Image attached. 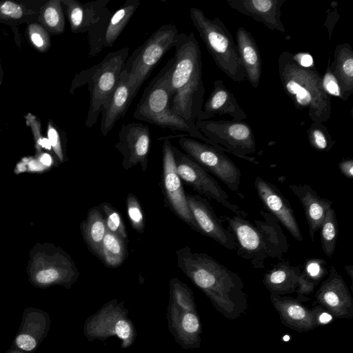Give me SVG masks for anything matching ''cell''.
<instances>
[{
  "mask_svg": "<svg viewBox=\"0 0 353 353\" xmlns=\"http://www.w3.org/2000/svg\"><path fill=\"white\" fill-rule=\"evenodd\" d=\"M327 272V261L321 258H310L305 261L303 271L299 278L303 282L320 279Z\"/></svg>",
  "mask_w": 353,
  "mask_h": 353,
  "instance_id": "32",
  "label": "cell"
},
{
  "mask_svg": "<svg viewBox=\"0 0 353 353\" xmlns=\"http://www.w3.org/2000/svg\"><path fill=\"white\" fill-rule=\"evenodd\" d=\"M110 0H95L85 3L73 0L63 1L72 32L83 33L94 28L111 14L108 8Z\"/></svg>",
  "mask_w": 353,
  "mask_h": 353,
  "instance_id": "18",
  "label": "cell"
},
{
  "mask_svg": "<svg viewBox=\"0 0 353 353\" xmlns=\"http://www.w3.org/2000/svg\"><path fill=\"white\" fill-rule=\"evenodd\" d=\"M126 208L132 227L138 233L143 234L145 225L144 215L137 197L132 193H129L127 196Z\"/></svg>",
  "mask_w": 353,
  "mask_h": 353,
  "instance_id": "31",
  "label": "cell"
},
{
  "mask_svg": "<svg viewBox=\"0 0 353 353\" xmlns=\"http://www.w3.org/2000/svg\"><path fill=\"white\" fill-rule=\"evenodd\" d=\"M134 98L131 88L120 79L101 108L100 131L103 137L110 132L118 120L125 116Z\"/></svg>",
  "mask_w": 353,
  "mask_h": 353,
  "instance_id": "22",
  "label": "cell"
},
{
  "mask_svg": "<svg viewBox=\"0 0 353 353\" xmlns=\"http://www.w3.org/2000/svg\"><path fill=\"white\" fill-rule=\"evenodd\" d=\"M340 172L347 178H353V160L352 159H345L341 161L339 164Z\"/></svg>",
  "mask_w": 353,
  "mask_h": 353,
  "instance_id": "39",
  "label": "cell"
},
{
  "mask_svg": "<svg viewBox=\"0 0 353 353\" xmlns=\"http://www.w3.org/2000/svg\"><path fill=\"white\" fill-rule=\"evenodd\" d=\"M31 40L32 43L36 46L37 48H41L43 46V37L38 32H32L31 34Z\"/></svg>",
  "mask_w": 353,
  "mask_h": 353,
  "instance_id": "44",
  "label": "cell"
},
{
  "mask_svg": "<svg viewBox=\"0 0 353 353\" xmlns=\"http://www.w3.org/2000/svg\"><path fill=\"white\" fill-rule=\"evenodd\" d=\"M186 200L200 234L213 239L229 250H236L234 237L223 226L209 201L199 194H186Z\"/></svg>",
  "mask_w": 353,
  "mask_h": 353,
  "instance_id": "15",
  "label": "cell"
},
{
  "mask_svg": "<svg viewBox=\"0 0 353 353\" xmlns=\"http://www.w3.org/2000/svg\"><path fill=\"white\" fill-rule=\"evenodd\" d=\"M289 339H290V337H289V336H288V335H287V336H285L283 337V340H284L285 341H288Z\"/></svg>",
  "mask_w": 353,
  "mask_h": 353,
  "instance_id": "47",
  "label": "cell"
},
{
  "mask_svg": "<svg viewBox=\"0 0 353 353\" xmlns=\"http://www.w3.org/2000/svg\"><path fill=\"white\" fill-rule=\"evenodd\" d=\"M27 274L30 282L37 288L61 285L70 288L79 272L63 248L52 243H37L30 250Z\"/></svg>",
  "mask_w": 353,
  "mask_h": 353,
  "instance_id": "7",
  "label": "cell"
},
{
  "mask_svg": "<svg viewBox=\"0 0 353 353\" xmlns=\"http://www.w3.org/2000/svg\"><path fill=\"white\" fill-rule=\"evenodd\" d=\"M320 230L323 251L327 256L331 257L335 250L339 233L336 214L332 208L327 211Z\"/></svg>",
  "mask_w": 353,
  "mask_h": 353,
  "instance_id": "27",
  "label": "cell"
},
{
  "mask_svg": "<svg viewBox=\"0 0 353 353\" xmlns=\"http://www.w3.org/2000/svg\"><path fill=\"white\" fill-rule=\"evenodd\" d=\"M330 58H329L325 72L321 78L323 88L328 96L331 95L343 100L339 84L330 70Z\"/></svg>",
  "mask_w": 353,
  "mask_h": 353,
  "instance_id": "34",
  "label": "cell"
},
{
  "mask_svg": "<svg viewBox=\"0 0 353 353\" xmlns=\"http://www.w3.org/2000/svg\"><path fill=\"white\" fill-rule=\"evenodd\" d=\"M178 142L185 154L214 175L230 190L239 192L240 170L223 152L204 142L189 138L186 134L179 135Z\"/></svg>",
  "mask_w": 353,
  "mask_h": 353,
  "instance_id": "10",
  "label": "cell"
},
{
  "mask_svg": "<svg viewBox=\"0 0 353 353\" xmlns=\"http://www.w3.org/2000/svg\"><path fill=\"white\" fill-rule=\"evenodd\" d=\"M328 290L324 292L323 299L330 306H336L339 303V298L337 292L331 290L328 284L326 285Z\"/></svg>",
  "mask_w": 353,
  "mask_h": 353,
  "instance_id": "40",
  "label": "cell"
},
{
  "mask_svg": "<svg viewBox=\"0 0 353 353\" xmlns=\"http://www.w3.org/2000/svg\"><path fill=\"white\" fill-rule=\"evenodd\" d=\"M190 17L217 67L234 82L244 81L246 74L236 44L223 22L219 17L209 19L194 7L190 8Z\"/></svg>",
  "mask_w": 353,
  "mask_h": 353,
  "instance_id": "5",
  "label": "cell"
},
{
  "mask_svg": "<svg viewBox=\"0 0 353 353\" xmlns=\"http://www.w3.org/2000/svg\"><path fill=\"white\" fill-rule=\"evenodd\" d=\"M170 77V108L186 121L205 120L201 52L193 32L179 33Z\"/></svg>",
  "mask_w": 353,
  "mask_h": 353,
  "instance_id": "1",
  "label": "cell"
},
{
  "mask_svg": "<svg viewBox=\"0 0 353 353\" xmlns=\"http://www.w3.org/2000/svg\"><path fill=\"white\" fill-rule=\"evenodd\" d=\"M50 323L46 312L36 308H27L14 341L15 347L27 353L34 351L46 337Z\"/></svg>",
  "mask_w": 353,
  "mask_h": 353,
  "instance_id": "19",
  "label": "cell"
},
{
  "mask_svg": "<svg viewBox=\"0 0 353 353\" xmlns=\"http://www.w3.org/2000/svg\"><path fill=\"white\" fill-rule=\"evenodd\" d=\"M172 145L168 139L163 143L162 175L161 186L166 205L176 216L192 230L199 229L189 209L181 180L176 172Z\"/></svg>",
  "mask_w": 353,
  "mask_h": 353,
  "instance_id": "12",
  "label": "cell"
},
{
  "mask_svg": "<svg viewBox=\"0 0 353 353\" xmlns=\"http://www.w3.org/2000/svg\"><path fill=\"white\" fill-rule=\"evenodd\" d=\"M48 139L58 159L61 163H63L65 161V155L63 152L61 138L58 131L51 125L48 126Z\"/></svg>",
  "mask_w": 353,
  "mask_h": 353,
  "instance_id": "35",
  "label": "cell"
},
{
  "mask_svg": "<svg viewBox=\"0 0 353 353\" xmlns=\"http://www.w3.org/2000/svg\"><path fill=\"white\" fill-rule=\"evenodd\" d=\"M0 14L12 19H18L23 14L22 8L12 1H4L0 3Z\"/></svg>",
  "mask_w": 353,
  "mask_h": 353,
  "instance_id": "37",
  "label": "cell"
},
{
  "mask_svg": "<svg viewBox=\"0 0 353 353\" xmlns=\"http://www.w3.org/2000/svg\"><path fill=\"white\" fill-rule=\"evenodd\" d=\"M127 256L126 241L107 231L101 246L100 260L108 268L120 266Z\"/></svg>",
  "mask_w": 353,
  "mask_h": 353,
  "instance_id": "26",
  "label": "cell"
},
{
  "mask_svg": "<svg viewBox=\"0 0 353 353\" xmlns=\"http://www.w3.org/2000/svg\"><path fill=\"white\" fill-rule=\"evenodd\" d=\"M174 63L171 58L145 87L134 112V119L172 131H181L212 145L222 152L227 151L204 137L195 124L190 123L170 108V77Z\"/></svg>",
  "mask_w": 353,
  "mask_h": 353,
  "instance_id": "4",
  "label": "cell"
},
{
  "mask_svg": "<svg viewBox=\"0 0 353 353\" xmlns=\"http://www.w3.org/2000/svg\"><path fill=\"white\" fill-rule=\"evenodd\" d=\"M278 68L283 88L295 108L307 109L312 122L327 121L331 114V101L316 67L303 68L295 62L292 53L283 51L279 57Z\"/></svg>",
  "mask_w": 353,
  "mask_h": 353,
  "instance_id": "3",
  "label": "cell"
},
{
  "mask_svg": "<svg viewBox=\"0 0 353 353\" xmlns=\"http://www.w3.org/2000/svg\"><path fill=\"white\" fill-rule=\"evenodd\" d=\"M346 101L353 92V51L350 43L338 45L334 52V60L330 64Z\"/></svg>",
  "mask_w": 353,
  "mask_h": 353,
  "instance_id": "24",
  "label": "cell"
},
{
  "mask_svg": "<svg viewBox=\"0 0 353 353\" xmlns=\"http://www.w3.org/2000/svg\"><path fill=\"white\" fill-rule=\"evenodd\" d=\"M293 58L295 62L303 68H312L316 67L312 55L307 52L293 54Z\"/></svg>",
  "mask_w": 353,
  "mask_h": 353,
  "instance_id": "38",
  "label": "cell"
},
{
  "mask_svg": "<svg viewBox=\"0 0 353 353\" xmlns=\"http://www.w3.org/2000/svg\"><path fill=\"white\" fill-rule=\"evenodd\" d=\"M199 327V320L193 313L186 312L179 320V331L193 334L198 330Z\"/></svg>",
  "mask_w": 353,
  "mask_h": 353,
  "instance_id": "36",
  "label": "cell"
},
{
  "mask_svg": "<svg viewBox=\"0 0 353 353\" xmlns=\"http://www.w3.org/2000/svg\"><path fill=\"white\" fill-rule=\"evenodd\" d=\"M286 0H225L231 8L262 23L268 29L284 33L281 8Z\"/></svg>",
  "mask_w": 353,
  "mask_h": 353,
  "instance_id": "17",
  "label": "cell"
},
{
  "mask_svg": "<svg viewBox=\"0 0 353 353\" xmlns=\"http://www.w3.org/2000/svg\"><path fill=\"white\" fill-rule=\"evenodd\" d=\"M254 185L268 212L273 215L296 240L302 241L303 236L294 210L278 188L260 176L256 178Z\"/></svg>",
  "mask_w": 353,
  "mask_h": 353,
  "instance_id": "16",
  "label": "cell"
},
{
  "mask_svg": "<svg viewBox=\"0 0 353 353\" xmlns=\"http://www.w3.org/2000/svg\"><path fill=\"white\" fill-rule=\"evenodd\" d=\"M38 160L45 167L49 168L53 163V159L52 157L48 153H43L39 156Z\"/></svg>",
  "mask_w": 353,
  "mask_h": 353,
  "instance_id": "43",
  "label": "cell"
},
{
  "mask_svg": "<svg viewBox=\"0 0 353 353\" xmlns=\"http://www.w3.org/2000/svg\"><path fill=\"white\" fill-rule=\"evenodd\" d=\"M291 191L300 201L309 227V234L312 241L325 218L327 211L333 203L318 195L309 185H290Z\"/></svg>",
  "mask_w": 353,
  "mask_h": 353,
  "instance_id": "20",
  "label": "cell"
},
{
  "mask_svg": "<svg viewBox=\"0 0 353 353\" xmlns=\"http://www.w3.org/2000/svg\"><path fill=\"white\" fill-rule=\"evenodd\" d=\"M307 134L310 145L317 151L328 152L335 143L327 128L321 123L312 122Z\"/></svg>",
  "mask_w": 353,
  "mask_h": 353,
  "instance_id": "29",
  "label": "cell"
},
{
  "mask_svg": "<svg viewBox=\"0 0 353 353\" xmlns=\"http://www.w3.org/2000/svg\"><path fill=\"white\" fill-rule=\"evenodd\" d=\"M202 111L205 120L224 114H228L234 121H243L247 117L232 92L225 86L221 79L214 82L212 91L203 105Z\"/></svg>",
  "mask_w": 353,
  "mask_h": 353,
  "instance_id": "21",
  "label": "cell"
},
{
  "mask_svg": "<svg viewBox=\"0 0 353 353\" xmlns=\"http://www.w3.org/2000/svg\"><path fill=\"white\" fill-rule=\"evenodd\" d=\"M332 317L327 313H323L319 316V321L322 323H327L332 320Z\"/></svg>",
  "mask_w": 353,
  "mask_h": 353,
  "instance_id": "45",
  "label": "cell"
},
{
  "mask_svg": "<svg viewBox=\"0 0 353 353\" xmlns=\"http://www.w3.org/2000/svg\"><path fill=\"white\" fill-rule=\"evenodd\" d=\"M151 145L150 131L141 122L123 124L114 148L122 155V167L128 170L139 165L143 172L147 170Z\"/></svg>",
  "mask_w": 353,
  "mask_h": 353,
  "instance_id": "13",
  "label": "cell"
},
{
  "mask_svg": "<svg viewBox=\"0 0 353 353\" xmlns=\"http://www.w3.org/2000/svg\"><path fill=\"white\" fill-rule=\"evenodd\" d=\"M27 163L26 170L31 172H41L45 170V168H48L43 165L38 159H31Z\"/></svg>",
  "mask_w": 353,
  "mask_h": 353,
  "instance_id": "42",
  "label": "cell"
},
{
  "mask_svg": "<svg viewBox=\"0 0 353 353\" xmlns=\"http://www.w3.org/2000/svg\"><path fill=\"white\" fill-rule=\"evenodd\" d=\"M196 127L209 140L225 149L227 152L258 164L250 157L256 152V140L250 125L243 121L224 120L196 121Z\"/></svg>",
  "mask_w": 353,
  "mask_h": 353,
  "instance_id": "9",
  "label": "cell"
},
{
  "mask_svg": "<svg viewBox=\"0 0 353 353\" xmlns=\"http://www.w3.org/2000/svg\"><path fill=\"white\" fill-rule=\"evenodd\" d=\"M288 313L294 319H302L305 316L304 309L299 305H292L288 308Z\"/></svg>",
  "mask_w": 353,
  "mask_h": 353,
  "instance_id": "41",
  "label": "cell"
},
{
  "mask_svg": "<svg viewBox=\"0 0 353 353\" xmlns=\"http://www.w3.org/2000/svg\"><path fill=\"white\" fill-rule=\"evenodd\" d=\"M45 23L49 28L57 32H62L63 30V15L59 4V1L51 2L43 12Z\"/></svg>",
  "mask_w": 353,
  "mask_h": 353,
  "instance_id": "33",
  "label": "cell"
},
{
  "mask_svg": "<svg viewBox=\"0 0 353 353\" xmlns=\"http://www.w3.org/2000/svg\"><path fill=\"white\" fill-rule=\"evenodd\" d=\"M129 56L124 48L108 53L101 61L81 71L74 78L72 89L88 85L90 103L85 126L92 128L97 121L101 108L119 81L122 68Z\"/></svg>",
  "mask_w": 353,
  "mask_h": 353,
  "instance_id": "6",
  "label": "cell"
},
{
  "mask_svg": "<svg viewBox=\"0 0 353 353\" xmlns=\"http://www.w3.org/2000/svg\"><path fill=\"white\" fill-rule=\"evenodd\" d=\"M6 353H27V352L15 347H13V348L9 350Z\"/></svg>",
  "mask_w": 353,
  "mask_h": 353,
  "instance_id": "46",
  "label": "cell"
},
{
  "mask_svg": "<svg viewBox=\"0 0 353 353\" xmlns=\"http://www.w3.org/2000/svg\"><path fill=\"white\" fill-rule=\"evenodd\" d=\"M80 229L88 250L100 259L102 242L107 229L99 206L89 209L85 219L81 223Z\"/></svg>",
  "mask_w": 353,
  "mask_h": 353,
  "instance_id": "25",
  "label": "cell"
},
{
  "mask_svg": "<svg viewBox=\"0 0 353 353\" xmlns=\"http://www.w3.org/2000/svg\"><path fill=\"white\" fill-rule=\"evenodd\" d=\"M99 207L104 217L107 231L127 241L125 226L119 212L107 202L101 203Z\"/></svg>",
  "mask_w": 353,
  "mask_h": 353,
  "instance_id": "30",
  "label": "cell"
},
{
  "mask_svg": "<svg viewBox=\"0 0 353 353\" xmlns=\"http://www.w3.org/2000/svg\"><path fill=\"white\" fill-rule=\"evenodd\" d=\"M262 219L253 222L238 215H223L227 229L236 243V254L256 268H263L268 259H281L288 252L289 243L278 220L261 210Z\"/></svg>",
  "mask_w": 353,
  "mask_h": 353,
  "instance_id": "2",
  "label": "cell"
},
{
  "mask_svg": "<svg viewBox=\"0 0 353 353\" xmlns=\"http://www.w3.org/2000/svg\"><path fill=\"white\" fill-rule=\"evenodd\" d=\"M300 268L292 266L288 261L276 263L266 274V282L274 288H283V285L295 283L300 276Z\"/></svg>",
  "mask_w": 353,
  "mask_h": 353,
  "instance_id": "28",
  "label": "cell"
},
{
  "mask_svg": "<svg viewBox=\"0 0 353 353\" xmlns=\"http://www.w3.org/2000/svg\"><path fill=\"white\" fill-rule=\"evenodd\" d=\"M140 0H126L124 4L105 17L88 32L89 55H97L104 48L112 47L124 30L139 5Z\"/></svg>",
  "mask_w": 353,
  "mask_h": 353,
  "instance_id": "14",
  "label": "cell"
},
{
  "mask_svg": "<svg viewBox=\"0 0 353 353\" xmlns=\"http://www.w3.org/2000/svg\"><path fill=\"white\" fill-rule=\"evenodd\" d=\"M179 33L175 26L164 24L128 56L119 78L128 84L134 97L161 58L174 47Z\"/></svg>",
  "mask_w": 353,
  "mask_h": 353,
  "instance_id": "8",
  "label": "cell"
},
{
  "mask_svg": "<svg viewBox=\"0 0 353 353\" xmlns=\"http://www.w3.org/2000/svg\"><path fill=\"white\" fill-rule=\"evenodd\" d=\"M172 151L181 180L199 195L215 200L236 215L247 217L248 213L230 201L228 194L208 171L176 147L172 146Z\"/></svg>",
  "mask_w": 353,
  "mask_h": 353,
  "instance_id": "11",
  "label": "cell"
},
{
  "mask_svg": "<svg viewBox=\"0 0 353 353\" xmlns=\"http://www.w3.org/2000/svg\"><path fill=\"white\" fill-rule=\"evenodd\" d=\"M236 47L246 78L254 88H257L262 71V63L258 46L251 34L243 27L236 33Z\"/></svg>",
  "mask_w": 353,
  "mask_h": 353,
  "instance_id": "23",
  "label": "cell"
}]
</instances>
